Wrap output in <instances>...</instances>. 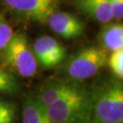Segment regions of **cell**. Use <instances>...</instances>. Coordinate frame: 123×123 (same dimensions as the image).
<instances>
[{"instance_id":"obj_15","label":"cell","mask_w":123,"mask_h":123,"mask_svg":"<svg viewBox=\"0 0 123 123\" xmlns=\"http://www.w3.org/2000/svg\"><path fill=\"white\" fill-rule=\"evenodd\" d=\"M14 31L10 24L0 17V55L13 36Z\"/></svg>"},{"instance_id":"obj_2","label":"cell","mask_w":123,"mask_h":123,"mask_svg":"<svg viewBox=\"0 0 123 123\" xmlns=\"http://www.w3.org/2000/svg\"><path fill=\"white\" fill-rule=\"evenodd\" d=\"M53 123H90V93L81 84L77 89L46 107Z\"/></svg>"},{"instance_id":"obj_3","label":"cell","mask_w":123,"mask_h":123,"mask_svg":"<svg viewBox=\"0 0 123 123\" xmlns=\"http://www.w3.org/2000/svg\"><path fill=\"white\" fill-rule=\"evenodd\" d=\"M108 51L90 46L78 50L64 66V79L78 82L94 77L107 65Z\"/></svg>"},{"instance_id":"obj_9","label":"cell","mask_w":123,"mask_h":123,"mask_svg":"<svg viewBox=\"0 0 123 123\" xmlns=\"http://www.w3.org/2000/svg\"><path fill=\"white\" fill-rule=\"evenodd\" d=\"M100 46L106 51L123 49V26L120 23H104L98 34Z\"/></svg>"},{"instance_id":"obj_12","label":"cell","mask_w":123,"mask_h":123,"mask_svg":"<svg viewBox=\"0 0 123 123\" xmlns=\"http://www.w3.org/2000/svg\"><path fill=\"white\" fill-rule=\"evenodd\" d=\"M20 90V84L13 72L0 66V94L14 95Z\"/></svg>"},{"instance_id":"obj_11","label":"cell","mask_w":123,"mask_h":123,"mask_svg":"<svg viewBox=\"0 0 123 123\" xmlns=\"http://www.w3.org/2000/svg\"><path fill=\"white\" fill-rule=\"evenodd\" d=\"M22 123H53L47 109L37 96H30L23 102Z\"/></svg>"},{"instance_id":"obj_14","label":"cell","mask_w":123,"mask_h":123,"mask_svg":"<svg viewBox=\"0 0 123 123\" xmlns=\"http://www.w3.org/2000/svg\"><path fill=\"white\" fill-rule=\"evenodd\" d=\"M107 65L114 77L122 80L123 78V49L111 52L108 57Z\"/></svg>"},{"instance_id":"obj_16","label":"cell","mask_w":123,"mask_h":123,"mask_svg":"<svg viewBox=\"0 0 123 123\" xmlns=\"http://www.w3.org/2000/svg\"><path fill=\"white\" fill-rule=\"evenodd\" d=\"M113 18L119 21L123 18V0H109Z\"/></svg>"},{"instance_id":"obj_7","label":"cell","mask_w":123,"mask_h":123,"mask_svg":"<svg viewBox=\"0 0 123 123\" xmlns=\"http://www.w3.org/2000/svg\"><path fill=\"white\" fill-rule=\"evenodd\" d=\"M46 23L55 34L70 40L83 34L85 24L77 16L65 11H55L49 17Z\"/></svg>"},{"instance_id":"obj_6","label":"cell","mask_w":123,"mask_h":123,"mask_svg":"<svg viewBox=\"0 0 123 123\" xmlns=\"http://www.w3.org/2000/svg\"><path fill=\"white\" fill-rule=\"evenodd\" d=\"M32 50L38 64L45 68H53L65 60L66 50L55 38L43 35L33 43Z\"/></svg>"},{"instance_id":"obj_10","label":"cell","mask_w":123,"mask_h":123,"mask_svg":"<svg viewBox=\"0 0 123 123\" xmlns=\"http://www.w3.org/2000/svg\"><path fill=\"white\" fill-rule=\"evenodd\" d=\"M77 6L85 15L98 23L104 24L114 19L109 0H78Z\"/></svg>"},{"instance_id":"obj_4","label":"cell","mask_w":123,"mask_h":123,"mask_svg":"<svg viewBox=\"0 0 123 123\" xmlns=\"http://www.w3.org/2000/svg\"><path fill=\"white\" fill-rule=\"evenodd\" d=\"M2 66L23 78H32L38 71V62L23 34L14 33L0 55Z\"/></svg>"},{"instance_id":"obj_1","label":"cell","mask_w":123,"mask_h":123,"mask_svg":"<svg viewBox=\"0 0 123 123\" xmlns=\"http://www.w3.org/2000/svg\"><path fill=\"white\" fill-rule=\"evenodd\" d=\"M89 90L90 123H123V86L120 79L102 78Z\"/></svg>"},{"instance_id":"obj_8","label":"cell","mask_w":123,"mask_h":123,"mask_svg":"<svg viewBox=\"0 0 123 123\" xmlns=\"http://www.w3.org/2000/svg\"><path fill=\"white\" fill-rule=\"evenodd\" d=\"M81 85L80 82L67 79H58L51 81L42 87L37 97L47 107L55 101L69 94Z\"/></svg>"},{"instance_id":"obj_13","label":"cell","mask_w":123,"mask_h":123,"mask_svg":"<svg viewBox=\"0 0 123 123\" xmlns=\"http://www.w3.org/2000/svg\"><path fill=\"white\" fill-rule=\"evenodd\" d=\"M16 107L11 101L0 97V123H15Z\"/></svg>"},{"instance_id":"obj_5","label":"cell","mask_w":123,"mask_h":123,"mask_svg":"<svg viewBox=\"0 0 123 123\" xmlns=\"http://www.w3.org/2000/svg\"><path fill=\"white\" fill-rule=\"evenodd\" d=\"M7 9L22 18L46 23L49 17L59 8L62 0H2Z\"/></svg>"}]
</instances>
